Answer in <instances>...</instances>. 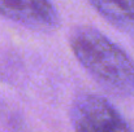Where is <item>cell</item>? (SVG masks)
I'll return each mask as SVG.
<instances>
[{"instance_id": "6da1fadb", "label": "cell", "mask_w": 134, "mask_h": 132, "mask_svg": "<svg viewBox=\"0 0 134 132\" xmlns=\"http://www.w3.org/2000/svg\"><path fill=\"white\" fill-rule=\"evenodd\" d=\"M70 49L105 92L116 97L134 96V61L113 40L98 29L78 26L69 35Z\"/></svg>"}, {"instance_id": "7a4b0ae2", "label": "cell", "mask_w": 134, "mask_h": 132, "mask_svg": "<svg viewBox=\"0 0 134 132\" xmlns=\"http://www.w3.org/2000/svg\"><path fill=\"white\" fill-rule=\"evenodd\" d=\"M69 118L74 132H133L109 100L92 92L78 93L73 98Z\"/></svg>"}, {"instance_id": "3957f363", "label": "cell", "mask_w": 134, "mask_h": 132, "mask_svg": "<svg viewBox=\"0 0 134 132\" xmlns=\"http://www.w3.org/2000/svg\"><path fill=\"white\" fill-rule=\"evenodd\" d=\"M0 14L34 31L49 33L60 25L59 13L49 0H0Z\"/></svg>"}, {"instance_id": "277c9868", "label": "cell", "mask_w": 134, "mask_h": 132, "mask_svg": "<svg viewBox=\"0 0 134 132\" xmlns=\"http://www.w3.org/2000/svg\"><path fill=\"white\" fill-rule=\"evenodd\" d=\"M94 9L115 27L134 29V0H89Z\"/></svg>"}]
</instances>
